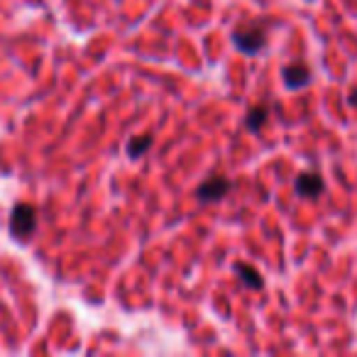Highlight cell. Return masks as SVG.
I'll list each match as a JSON object with an SVG mask.
<instances>
[{
    "label": "cell",
    "instance_id": "cell-1",
    "mask_svg": "<svg viewBox=\"0 0 357 357\" xmlns=\"http://www.w3.org/2000/svg\"><path fill=\"white\" fill-rule=\"evenodd\" d=\"M37 230V211L35 206L30 204H17L10 213V235L20 243H27V240L35 235Z\"/></svg>",
    "mask_w": 357,
    "mask_h": 357
},
{
    "label": "cell",
    "instance_id": "cell-3",
    "mask_svg": "<svg viewBox=\"0 0 357 357\" xmlns=\"http://www.w3.org/2000/svg\"><path fill=\"white\" fill-rule=\"evenodd\" d=\"M230 178L220 176V174H215V176H208L204 181V184L196 189V196H199L201 204H211V201H223L225 196L230 194Z\"/></svg>",
    "mask_w": 357,
    "mask_h": 357
},
{
    "label": "cell",
    "instance_id": "cell-2",
    "mask_svg": "<svg viewBox=\"0 0 357 357\" xmlns=\"http://www.w3.org/2000/svg\"><path fill=\"white\" fill-rule=\"evenodd\" d=\"M233 45L238 47L243 54H259L267 45V32L262 27H248V30H235L233 32Z\"/></svg>",
    "mask_w": 357,
    "mask_h": 357
},
{
    "label": "cell",
    "instance_id": "cell-7",
    "mask_svg": "<svg viewBox=\"0 0 357 357\" xmlns=\"http://www.w3.org/2000/svg\"><path fill=\"white\" fill-rule=\"evenodd\" d=\"M152 147V135H137V137H132L130 139V144H128V157L130 159H139L142 157L147 149Z\"/></svg>",
    "mask_w": 357,
    "mask_h": 357
},
{
    "label": "cell",
    "instance_id": "cell-9",
    "mask_svg": "<svg viewBox=\"0 0 357 357\" xmlns=\"http://www.w3.org/2000/svg\"><path fill=\"white\" fill-rule=\"evenodd\" d=\"M347 103H350V105H357V89L350 93V98H347Z\"/></svg>",
    "mask_w": 357,
    "mask_h": 357
},
{
    "label": "cell",
    "instance_id": "cell-8",
    "mask_svg": "<svg viewBox=\"0 0 357 357\" xmlns=\"http://www.w3.org/2000/svg\"><path fill=\"white\" fill-rule=\"evenodd\" d=\"M267 118H269V110L259 105V108L250 110L248 118H245V123H248V128L252 130V132H259V130H262V125L267 123Z\"/></svg>",
    "mask_w": 357,
    "mask_h": 357
},
{
    "label": "cell",
    "instance_id": "cell-5",
    "mask_svg": "<svg viewBox=\"0 0 357 357\" xmlns=\"http://www.w3.org/2000/svg\"><path fill=\"white\" fill-rule=\"evenodd\" d=\"M282 76H284V84H287L291 91L303 89V86L311 84V71H308L303 64H291V66H287V69L282 71Z\"/></svg>",
    "mask_w": 357,
    "mask_h": 357
},
{
    "label": "cell",
    "instance_id": "cell-6",
    "mask_svg": "<svg viewBox=\"0 0 357 357\" xmlns=\"http://www.w3.org/2000/svg\"><path fill=\"white\" fill-rule=\"evenodd\" d=\"M235 272H238L240 282H243L245 287H250V289H262V277H259V272L255 267L238 262V264H235Z\"/></svg>",
    "mask_w": 357,
    "mask_h": 357
},
{
    "label": "cell",
    "instance_id": "cell-4",
    "mask_svg": "<svg viewBox=\"0 0 357 357\" xmlns=\"http://www.w3.org/2000/svg\"><path fill=\"white\" fill-rule=\"evenodd\" d=\"M296 194L301 199H318L323 194V178L316 172H303L296 176Z\"/></svg>",
    "mask_w": 357,
    "mask_h": 357
}]
</instances>
